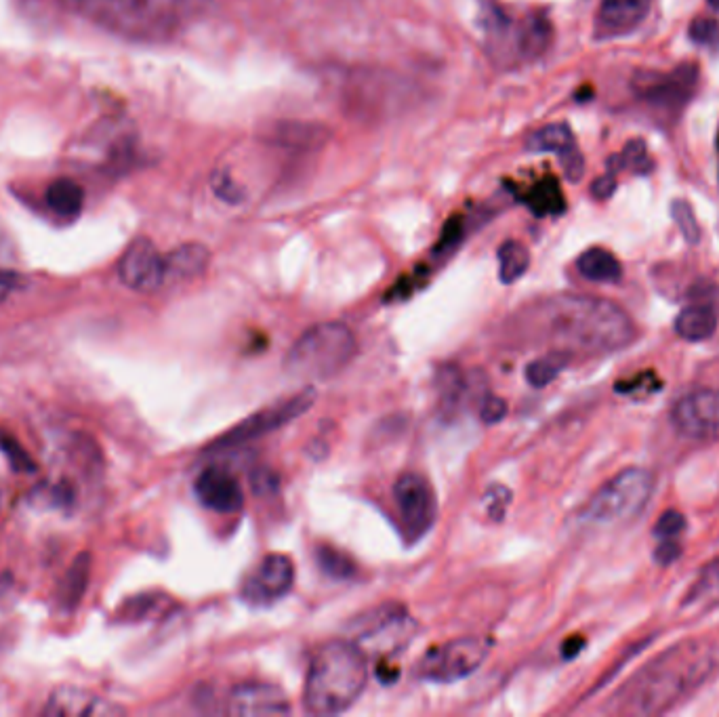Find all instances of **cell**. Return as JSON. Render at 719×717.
I'll use <instances>...</instances> for the list:
<instances>
[{
	"label": "cell",
	"mask_w": 719,
	"mask_h": 717,
	"mask_svg": "<svg viewBox=\"0 0 719 717\" xmlns=\"http://www.w3.org/2000/svg\"><path fill=\"white\" fill-rule=\"evenodd\" d=\"M82 202H85V192L74 179L59 177L49 183L47 204L55 215L72 219L82 211Z\"/></svg>",
	"instance_id": "cell-23"
},
{
	"label": "cell",
	"mask_w": 719,
	"mask_h": 717,
	"mask_svg": "<svg viewBox=\"0 0 719 717\" xmlns=\"http://www.w3.org/2000/svg\"><path fill=\"white\" fill-rule=\"evenodd\" d=\"M669 211H671L673 221L677 223V228H680V232H682V236L686 238L688 244L701 242V225H698L694 209H692V204L688 200H684V198L673 200Z\"/></svg>",
	"instance_id": "cell-31"
},
{
	"label": "cell",
	"mask_w": 719,
	"mask_h": 717,
	"mask_svg": "<svg viewBox=\"0 0 719 717\" xmlns=\"http://www.w3.org/2000/svg\"><path fill=\"white\" fill-rule=\"evenodd\" d=\"M251 486L255 490V495L259 497H270L274 495L278 486H280V480H278V474L274 469L270 467H255L253 474H251Z\"/></svg>",
	"instance_id": "cell-36"
},
{
	"label": "cell",
	"mask_w": 719,
	"mask_h": 717,
	"mask_svg": "<svg viewBox=\"0 0 719 717\" xmlns=\"http://www.w3.org/2000/svg\"><path fill=\"white\" fill-rule=\"evenodd\" d=\"M652 0H602L598 11V34L600 36H621L638 28L648 11Z\"/></svg>",
	"instance_id": "cell-18"
},
{
	"label": "cell",
	"mask_w": 719,
	"mask_h": 717,
	"mask_svg": "<svg viewBox=\"0 0 719 717\" xmlns=\"http://www.w3.org/2000/svg\"><path fill=\"white\" fill-rule=\"evenodd\" d=\"M228 715L236 717H255V715H286L291 713V703L286 694L276 684L265 682H244L238 684L225 703Z\"/></svg>",
	"instance_id": "cell-14"
},
{
	"label": "cell",
	"mask_w": 719,
	"mask_h": 717,
	"mask_svg": "<svg viewBox=\"0 0 719 717\" xmlns=\"http://www.w3.org/2000/svg\"><path fill=\"white\" fill-rule=\"evenodd\" d=\"M612 162H616V165L621 167H627L631 169L633 173H640V175H646L650 169H652V160L648 156V150H646V143L642 139H633L629 141L625 150L612 158Z\"/></svg>",
	"instance_id": "cell-32"
},
{
	"label": "cell",
	"mask_w": 719,
	"mask_h": 717,
	"mask_svg": "<svg viewBox=\"0 0 719 717\" xmlns=\"http://www.w3.org/2000/svg\"><path fill=\"white\" fill-rule=\"evenodd\" d=\"M211 253L204 244L190 242L181 244L171 255H167V278L173 280H190L209 268Z\"/></svg>",
	"instance_id": "cell-21"
},
{
	"label": "cell",
	"mask_w": 719,
	"mask_h": 717,
	"mask_svg": "<svg viewBox=\"0 0 719 717\" xmlns=\"http://www.w3.org/2000/svg\"><path fill=\"white\" fill-rule=\"evenodd\" d=\"M87 572H89V564H87V556H80L78 562L74 564V568L70 570L68 575V583H66V602L76 604L78 598L85 593L87 587Z\"/></svg>",
	"instance_id": "cell-35"
},
{
	"label": "cell",
	"mask_w": 719,
	"mask_h": 717,
	"mask_svg": "<svg viewBox=\"0 0 719 717\" xmlns=\"http://www.w3.org/2000/svg\"><path fill=\"white\" fill-rule=\"evenodd\" d=\"M108 32L143 43H164L207 11L209 0H59Z\"/></svg>",
	"instance_id": "cell-3"
},
{
	"label": "cell",
	"mask_w": 719,
	"mask_h": 717,
	"mask_svg": "<svg viewBox=\"0 0 719 717\" xmlns=\"http://www.w3.org/2000/svg\"><path fill=\"white\" fill-rule=\"evenodd\" d=\"M583 644H585L583 638H572V640H568V642L564 644V657H566V659H572L574 654L581 652Z\"/></svg>",
	"instance_id": "cell-43"
},
{
	"label": "cell",
	"mask_w": 719,
	"mask_h": 717,
	"mask_svg": "<svg viewBox=\"0 0 719 717\" xmlns=\"http://www.w3.org/2000/svg\"><path fill=\"white\" fill-rule=\"evenodd\" d=\"M526 146L530 152H556L558 156H564L566 152L577 148V143H574L570 127L564 125V122H556V125H547L534 131L528 137Z\"/></svg>",
	"instance_id": "cell-25"
},
{
	"label": "cell",
	"mask_w": 719,
	"mask_h": 717,
	"mask_svg": "<svg viewBox=\"0 0 719 717\" xmlns=\"http://www.w3.org/2000/svg\"><path fill=\"white\" fill-rule=\"evenodd\" d=\"M314 398H316L314 389H303V392L291 396L289 400L263 408V411L251 415L249 419H244L242 423L232 427L230 432H225L221 438H217L213 450L236 448L240 444L263 438L270 432H276V429L284 427L286 423L299 419L307 408L314 404Z\"/></svg>",
	"instance_id": "cell-9"
},
{
	"label": "cell",
	"mask_w": 719,
	"mask_h": 717,
	"mask_svg": "<svg viewBox=\"0 0 719 717\" xmlns=\"http://www.w3.org/2000/svg\"><path fill=\"white\" fill-rule=\"evenodd\" d=\"M616 190V177H614V171L602 175L593 181L591 186V194L598 198V200H606L608 196H612V192Z\"/></svg>",
	"instance_id": "cell-41"
},
{
	"label": "cell",
	"mask_w": 719,
	"mask_h": 717,
	"mask_svg": "<svg viewBox=\"0 0 719 717\" xmlns=\"http://www.w3.org/2000/svg\"><path fill=\"white\" fill-rule=\"evenodd\" d=\"M436 385H438V400L442 406V413L450 417L457 411L463 396H465L463 375L457 366H442L438 373V379H436Z\"/></svg>",
	"instance_id": "cell-30"
},
{
	"label": "cell",
	"mask_w": 719,
	"mask_h": 717,
	"mask_svg": "<svg viewBox=\"0 0 719 717\" xmlns=\"http://www.w3.org/2000/svg\"><path fill=\"white\" fill-rule=\"evenodd\" d=\"M368 684V657L354 640L322 644L310 661L303 705L312 715H337L352 707Z\"/></svg>",
	"instance_id": "cell-4"
},
{
	"label": "cell",
	"mask_w": 719,
	"mask_h": 717,
	"mask_svg": "<svg viewBox=\"0 0 719 717\" xmlns=\"http://www.w3.org/2000/svg\"><path fill=\"white\" fill-rule=\"evenodd\" d=\"M511 503V490L503 484H495L486 490L484 495V507L492 520H503L505 511Z\"/></svg>",
	"instance_id": "cell-34"
},
{
	"label": "cell",
	"mask_w": 719,
	"mask_h": 717,
	"mask_svg": "<svg viewBox=\"0 0 719 717\" xmlns=\"http://www.w3.org/2000/svg\"><path fill=\"white\" fill-rule=\"evenodd\" d=\"M118 276L133 291L154 293L169 280L167 257L154 247L152 240L137 238L120 257Z\"/></svg>",
	"instance_id": "cell-13"
},
{
	"label": "cell",
	"mask_w": 719,
	"mask_h": 717,
	"mask_svg": "<svg viewBox=\"0 0 719 717\" xmlns=\"http://www.w3.org/2000/svg\"><path fill=\"white\" fill-rule=\"evenodd\" d=\"M719 608V558L709 562L692 583L682 600V612L698 617Z\"/></svg>",
	"instance_id": "cell-19"
},
{
	"label": "cell",
	"mask_w": 719,
	"mask_h": 717,
	"mask_svg": "<svg viewBox=\"0 0 719 717\" xmlns=\"http://www.w3.org/2000/svg\"><path fill=\"white\" fill-rule=\"evenodd\" d=\"M719 669L711 640H684L646 663L612 699L616 713L661 715L703 688Z\"/></svg>",
	"instance_id": "cell-2"
},
{
	"label": "cell",
	"mask_w": 719,
	"mask_h": 717,
	"mask_svg": "<svg viewBox=\"0 0 719 717\" xmlns=\"http://www.w3.org/2000/svg\"><path fill=\"white\" fill-rule=\"evenodd\" d=\"M654 493V476L646 467H627L608 480L579 511V522L593 528L619 526L640 516Z\"/></svg>",
	"instance_id": "cell-6"
},
{
	"label": "cell",
	"mask_w": 719,
	"mask_h": 717,
	"mask_svg": "<svg viewBox=\"0 0 719 717\" xmlns=\"http://www.w3.org/2000/svg\"><path fill=\"white\" fill-rule=\"evenodd\" d=\"M17 286V276L13 272L0 270V303H3Z\"/></svg>",
	"instance_id": "cell-42"
},
{
	"label": "cell",
	"mask_w": 719,
	"mask_h": 717,
	"mask_svg": "<svg viewBox=\"0 0 719 717\" xmlns=\"http://www.w3.org/2000/svg\"><path fill=\"white\" fill-rule=\"evenodd\" d=\"M551 40V26L545 17H526L524 26L518 30V53L524 59H534L545 53Z\"/></svg>",
	"instance_id": "cell-26"
},
{
	"label": "cell",
	"mask_w": 719,
	"mask_h": 717,
	"mask_svg": "<svg viewBox=\"0 0 719 717\" xmlns=\"http://www.w3.org/2000/svg\"><path fill=\"white\" fill-rule=\"evenodd\" d=\"M692 43L701 47H719V24L713 17H696L688 30Z\"/></svg>",
	"instance_id": "cell-33"
},
{
	"label": "cell",
	"mask_w": 719,
	"mask_h": 717,
	"mask_svg": "<svg viewBox=\"0 0 719 717\" xmlns=\"http://www.w3.org/2000/svg\"><path fill=\"white\" fill-rule=\"evenodd\" d=\"M680 556H682V545L675 543L673 539H663V543L654 549V560L663 566L673 564Z\"/></svg>",
	"instance_id": "cell-40"
},
{
	"label": "cell",
	"mask_w": 719,
	"mask_h": 717,
	"mask_svg": "<svg viewBox=\"0 0 719 717\" xmlns=\"http://www.w3.org/2000/svg\"><path fill=\"white\" fill-rule=\"evenodd\" d=\"M358 354V341L343 322H322L307 329L284 358V371L303 381L333 379Z\"/></svg>",
	"instance_id": "cell-5"
},
{
	"label": "cell",
	"mask_w": 719,
	"mask_h": 717,
	"mask_svg": "<svg viewBox=\"0 0 719 717\" xmlns=\"http://www.w3.org/2000/svg\"><path fill=\"white\" fill-rule=\"evenodd\" d=\"M520 331L553 352L606 356L625 350L638 337L633 320L619 305L591 295H556L528 305L518 316Z\"/></svg>",
	"instance_id": "cell-1"
},
{
	"label": "cell",
	"mask_w": 719,
	"mask_h": 717,
	"mask_svg": "<svg viewBox=\"0 0 719 717\" xmlns=\"http://www.w3.org/2000/svg\"><path fill=\"white\" fill-rule=\"evenodd\" d=\"M560 162H562L564 173L570 181H579L583 177L585 160H583V154L579 152V148H574V150L566 152L564 156H560Z\"/></svg>",
	"instance_id": "cell-39"
},
{
	"label": "cell",
	"mask_w": 719,
	"mask_h": 717,
	"mask_svg": "<svg viewBox=\"0 0 719 717\" xmlns=\"http://www.w3.org/2000/svg\"><path fill=\"white\" fill-rule=\"evenodd\" d=\"M492 642L480 635L448 640L431 648L419 663V675L427 682L453 684L476 673L488 659Z\"/></svg>",
	"instance_id": "cell-7"
},
{
	"label": "cell",
	"mask_w": 719,
	"mask_h": 717,
	"mask_svg": "<svg viewBox=\"0 0 719 717\" xmlns=\"http://www.w3.org/2000/svg\"><path fill=\"white\" fill-rule=\"evenodd\" d=\"M717 143H719V141H717Z\"/></svg>",
	"instance_id": "cell-45"
},
{
	"label": "cell",
	"mask_w": 719,
	"mask_h": 717,
	"mask_svg": "<svg viewBox=\"0 0 719 717\" xmlns=\"http://www.w3.org/2000/svg\"><path fill=\"white\" fill-rule=\"evenodd\" d=\"M698 80L696 66H680L673 74H644L638 80V93L652 106H684Z\"/></svg>",
	"instance_id": "cell-15"
},
{
	"label": "cell",
	"mask_w": 719,
	"mask_h": 717,
	"mask_svg": "<svg viewBox=\"0 0 719 717\" xmlns=\"http://www.w3.org/2000/svg\"><path fill=\"white\" fill-rule=\"evenodd\" d=\"M717 324H719L717 312L711 305H703V303L684 307L673 322L677 337H682L684 341L690 343H701L711 339L717 331Z\"/></svg>",
	"instance_id": "cell-20"
},
{
	"label": "cell",
	"mask_w": 719,
	"mask_h": 717,
	"mask_svg": "<svg viewBox=\"0 0 719 717\" xmlns=\"http://www.w3.org/2000/svg\"><path fill=\"white\" fill-rule=\"evenodd\" d=\"M530 265V253L518 240H507L499 249V278L503 284L518 282Z\"/></svg>",
	"instance_id": "cell-28"
},
{
	"label": "cell",
	"mask_w": 719,
	"mask_h": 717,
	"mask_svg": "<svg viewBox=\"0 0 719 717\" xmlns=\"http://www.w3.org/2000/svg\"><path fill=\"white\" fill-rule=\"evenodd\" d=\"M316 562L326 577L335 581H352L358 577V564L349 556V553L331 547V545H320L316 549Z\"/></svg>",
	"instance_id": "cell-27"
},
{
	"label": "cell",
	"mask_w": 719,
	"mask_h": 717,
	"mask_svg": "<svg viewBox=\"0 0 719 717\" xmlns=\"http://www.w3.org/2000/svg\"><path fill=\"white\" fill-rule=\"evenodd\" d=\"M675 432L690 442H719V389H696L671 408Z\"/></svg>",
	"instance_id": "cell-11"
},
{
	"label": "cell",
	"mask_w": 719,
	"mask_h": 717,
	"mask_svg": "<svg viewBox=\"0 0 719 717\" xmlns=\"http://www.w3.org/2000/svg\"><path fill=\"white\" fill-rule=\"evenodd\" d=\"M394 499L408 539H421L434 526L438 516L434 486L417 471H406L394 484Z\"/></svg>",
	"instance_id": "cell-10"
},
{
	"label": "cell",
	"mask_w": 719,
	"mask_h": 717,
	"mask_svg": "<svg viewBox=\"0 0 719 717\" xmlns=\"http://www.w3.org/2000/svg\"><path fill=\"white\" fill-rule=\"evenodd\" d=\"M194 493L198 501L217 514H238L244 507V495L240 482L223 467H207L194 482Z\"/></svg>",
	"instance_id": "cell-16"
},
{
	"label": "cell",
	"mask_w": 719,
	"mask_h": 717,
	"mask_svg": "<svg viewBox=\"0 0 719 717\" xmlns=\"http://www.w3.org/2000/svg\"><path fill=\"white\" fill-rule=\"evenodd\" d=\"M707 3H709L713 9H717V11H719V0H707Z\"/></svg>",
	"instance_id": "cell-44"
},
{
	"label": "cell",
	"mask_w": 719,
	"mask_h": 717,
	"mask_svg": "<svg viewBox=\"0 0 719 717\" xmlns=\"http://www.w3.org/2000/svg\"><path fill=\"white\" fill-rule=\"evenodd\" d=\"M570 356L568 354H562V352H547L545 356L532 360L528 366H526V381L532 385V387H547L549 383L556 381L564 368L570 364Z\"/></svg>",
	"instance_id": "cell-29"
},
{
	"label": "cell",
	"mask_w": 719,
	"mask_h": 717,
	"mask_svg": "<svg viewBox=\"0 0 719 717\" xmlns=\"http://www.w3.org/2000/svg\"><path fill=\"white\" fill-rule=\"evenodd\" d=\"M417 623L398 604H385L371 614H362L354 627V642L368 654H394L400 652L415 638Z\"/></svg>",
	"instance_id": "cell-8"
},
{
	"label": "cell",
	"mask_w": 719,
	"mask_h": 717,
	"mask_svg": "<svg viewBox=\"0 0 719 717\" xmlns=\"http://www.w3.org/2000/svg\"><path fill=\"white\" fill-rule=\"evenodd\" d=\"M125 709L112 705L101 696L76 686L57 688L45 705V715L53 717H82V715H120Z\"/></svg>",
	"instance_id": "cell-17"
},
{
	"label": "cell",
	"mask_w": 719,
	"mask_h": 717,
	"mask_svg": "<svg viewBox=\"0 0 719 717\" xmlns=\"http://www.w3.org/2000/svg\"><path fill=\"white\" fill-rule=\"evenodd\" d=\"M507 417V402L501 396L488 394L480 402V419L488 425H495Z\"/></svg>",
	"instance_id": "cell-38"
},
{
	"label": "cell",
	"mask_w": 719,
	"mask_h": 717,
	"mask_svg": "<svg viewBox=\"0 0 719 717\" xmlns=\"http://www.w3.org/2000/svg\"><path fill=\"white\" fill-rule=\"evenodd\" d=\"M526 207L539 217L545 215H560L566 209V200L564 194L558 186V181L553 177H545L541 179L537 186H534L528 194H526Z\"/></svg>",
	"instance_id": "cell-24"
},
{
	"label": "cell",
	"mask_w": 719,
	"mask_h": 717,
	"mask_svg": "<svg viewBox=\"0 0 719 717\" xmlns=\"http://www.w3.org/2000/svg\"><path fill=\"white\" fill-rule=\"evenodd\" d=\"M684 528H686V518L680 514V511H665L652 532L654 537L659 539H675Z\"/></svg>",
	"instance_id": "cell-37"
},
{
	"label": "cell",
	"mask_w": 719,
	"mask_h": 717,
	"mask_svg": "<svg viewBox=\"0 0 719 717\" xmlns=\"http://www.w3.org/2000/svg\"><path fill=\"white\" fill-rule=\"evenodd\" d=\"M295 585V564L284 553H270L242 583V600L253 606L274 604Z\"/></svg>",
	"instance_id": "cell-12"
},
{
	"label": "cell",
	"mask_w": 719,
	"mask_h": 717,
	"mask_svg": "<svg viewBox=\"0 0 719 717\" xmlns=\"http://www.w3.org/2000/svg\"><path fill=\"white\" fill-rule=\"evenodd\" d=\"M577 270L583 278L591 280V282H602V284H614L619 282L623 276V268L619 259H616L610 251L593 247L587 249L579 261H577Z\"/></svg>",
	"instance_id": "cell-22"
}]
</instances>
